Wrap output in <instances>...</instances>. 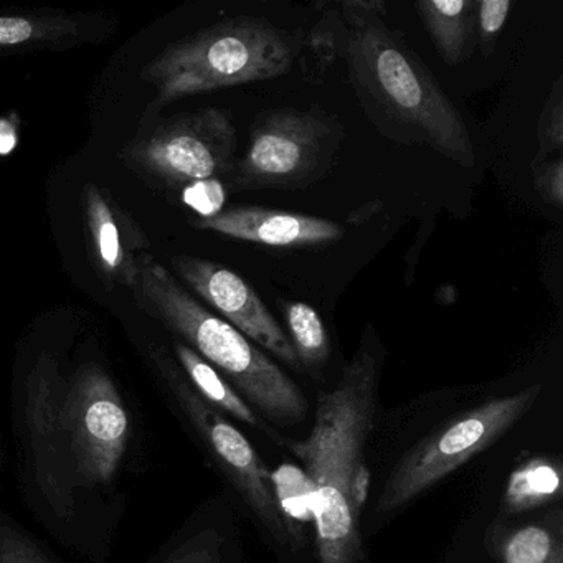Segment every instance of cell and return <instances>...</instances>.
<instances>
[{
	"mask_svg": "<svg viewBox=\"0 0 563 563\" xmlns=\"http://www.w3.org/2000/svg\"><path fill=\"white\" fill-rule=\"evenodd\" d=\"M382 0L324 5L312 32L314 47L339 57L375 130L401 146H423L457 166L473 167L476 150L456 104L420 55L391 31Z\"/></svg>",
	"mask_w": 563,
	"mask_h": 563,
	"instance_id": "6da1fadb",
	"label": "cell"
},
{
	"mask_svg": "<svg viewBox=\"0 0 563 563\" xmlns=\"http://www.w3.org/2000/svg\"><path fill=\"white\" fill-rule=\"evenodd\" d=\"M384 358L380 338L367 325L338 384L319 395L311 433L282 441L305 466L319 563H367L361 522Z\"/></svg>",
	"mask_w": 563,
	"mask_h": 563,
	"instance_id": "7a4b0ae2",
	"label": "cell"
},
{
	"mask_svg": "<svg viewBox=\"0 0 563 563\" xmlns=\"http://www.w3.org/2000/svg\"><path fill=\"white\" fill-rule=\"evenodd\" d=\"M134 292L262 417L279 427L305 420L308 400L298 384L258 345L200 305L150 253L141 256Z\"/></svg>",
	"mask_w": 563,
	"mask_h": 563,
	"instance_id": "3957f363",
	"label": "cell"
},
{
	"mask_svg": "<svg viewBox=\"0 0 563 563\" xmlns=\"http://www.w3.org/2000/svg\"><path fill=\"white\" fill-rule=\"evenodd\" d=\"M302 38L268 19L239 15L167 45L141 71L156 88L153 107L225 88L275 80L291 70Z\"/></svg>",
	"mask_w": 563,
	"mask_h": 563,
	"instance_id": "277c9868",
	"label": "cell"
},
{
	"mask_svg": "<svg viewBox=\"0 0 563 563\" xmlns=\"http://www.w3.org/2000/svg\"><path fill=\"white\" fill-rule=\"evenodd\" d=\"M540 394L542 385L533 384L438 424L395 464L375 504L377 516L398 512L483 453L529 413Z\"/></svg>",
	"mask_w": 563,
	"mask_h": 563,
	"instance_id": "5b68a950",
	"label": "cell"
},
{
	"mask_svg": "<svg viewBox=\"0 0 563 563\" xmlns=\"http://www.w3.org/2000/svg\"><path fill=\"white\" fill-rule=\"evenodd\" d=\"M344 140V126L319 107L268 110L250 130V143L230 173L235 190L302 189L324 177Z\"/></svg>",
	"mask_w": 563,
	"mask_h": 563,
	"instance_id": "8992f818",
	"label": "cell"
},
{
	"mask_svg": "<svg viewBox=\"0 0 563 563\" xmlns=\"http://www.w3.org/2000/svg\"><path fill=\"white\" fill-rule=\"evenodd\" d=\"M236 128L230 111L206 108L154 124L128 146L133 169L169 187L219 179L235 166Z\"/></svg>",
	"mask_w": 563,
	"mask_h": 563,
	"instance_id": "52a82bcc",
	"label": "cell"
},
{
	"mask_svg": "<svg viewBox=\"0 0 563 563\" xmlns=\"http://www.w3.org/2000/svg\"><path fill=\"white\" fill-rule=\"evenodd\" d=\"M157 364L180 407L255 519L279 545L295 547L299 533L283 512L276 493V477L269 473L245 434L222 411L203 400L169 358L159 355Z\"/></svg>",
	"mask_w": 563,
	"mask_h": 563,
	"instance_id": "ba28073f",
	"label": "cell"
},
{
	"mask_svg": "<svg viewBox=\"0 0 563 563\" xmlns=\"http://www.w3.org/2000/svg\"><path fill=\"white\" fill-rule=\"evenodd\" d=\"M65 421L81 473L91 483H110L126 451L130 418L100 365H84L75 375Z\"/></svg>",
	"mask_w": 563,
	"mask_h": 563,
	"instance_id": "9c48e42d",
	"label": "cell"
},
{
	"mask_svg": "<svg viewBox=\"0 0 563 563\" xmlns=\"http://www.w3.org/2000/svg\"><path fill=\"white\" fill-rule=\"evenodd\" d=\"M173 265L183 282L216 309L223 321L262 351L275 355L286 367L302 372L285 329L242 276L220 263L196 256H174Z\"/></svg>",
	"mask_w": 563,
	"mask_h": 563,
	"instance_id": "30bf717a",
	"label": "cell"
},
{
	"mask_svg": "<svg viewBox=\"0 0 563 563\" xmlns=\"http://www.w3.org/2000/svg\"><path fill=\"white\" fill-rule=\"evenodd\" d=\"M192 223L229 239L275 249L331 245L344 236V227L332 220L260 206L230 207Z\"/></svg>",
	"mask_w": 563,
	"mask_h": 563,
	"instance_id": "8fae6325",
	"label": "cell"
},
{
	"mask_svg": "<svg viewBox=\"0 0 563 563\" xmlns=\"http://www.w3.org/2000/svg\"><path fill=\"white\" fill-rule=\"evenodd\" d=\"M84 207L95 266L108 282L134 291L140 278L141 256L150 249L147 236L130 213L97 184L85 187Z\"/></svg>",
	"mask_w": 563,
	"mask_h": 563,
	"instance_id": "7c38bea8",
	"label": "cell"
},
{
	"mask_svg": "<svg viewBox=\"0 0 563 563\" xmlns=\"http://www.w3.org/2000/svg\"><path fill=\"white\" fill-rule=\"evenodd\" d=\"M486 540L497 563H563L562 509L529 522H494Z\"/></svg>",
	"mask_w": 563,
	"mask_h": 563,
	"instance_id": "4fadbf2b",
	"label": "cell"
},
{
	"mask_svg": "<svg viewBox=\"0 0 563 563\" xmlns=\"http://www.w3.org/2000/svg\"><path fill=\"white\" fill-rule=\"evenodd\" d=\"M85 18L65 12L0 15V55L71 47L88 38Z\"/></svg>",
	"mask_w": 563,
	"mask_h": 563,
	"instance_id": "5bb4252c",
	"label": "cell"
},
{
	"mask_svg": "<svg viewBox=\"0 0 563 563\" xmlns=\"http://www.w3.org/2000/svg\"><path fill=\"white\" fill-rule=\"evenodd\" d=\"M424 31L450 67L473 57L476 47V0H421L415 4Z\"/></svg>",
	"mask_w": 563,
	"mask_h": 563,
	"instance_id": "9a60e30c",
	"label": "cell"
},
{
	"mask_svg": "<svg viewBox=\"0 0 563 563\" xmlns=\"http://www.w3.org/2000/svg\"><path fill=\"white\" fill-rule=\"evenodd\" d=\"M176 352L190 384L203 400L209 401L212 407H216L222 413H229L230 417L242 421L243 424H249L253 430L262 431L282 446L285 437L278 433L272 424L266 423L262 415L255 411V408L212 365L207 364L199 354H196L186 344H177Z\"/></svg>",
	"mask_w": 563,
	"mask_h": 563,
	"instance_id": "2e32d148",
	"label": "cell"
},
{
	"mask_svg": "<svg viewBox=\"0 0 563 563\" xmlns=\"http://www.w3.org/2000/svg\"><path fill=\"white\" fill-rule=\"evenodd\" d=\"M562 474L559 456L533 454L527 457L514 467L504 487V516H520L559 500L562 497Z\"/></svg>",
	"mask_w": 563,
	"mask_h": 563,
	"instance_id": "e0dca14e",
	"label": "cell"
},
{
	"mask_svg": "<svg viewBox=\"0 0 563 563\" xmlns=\"http://www.w3.org/2000/svg\"><path fill=\"white\" fill-rule=\"evenodd\" d=\"M279 309L301 371L318 375L331 357V341L321 316L311 305L302 301L282 302Z\"/></svg>",
	"mask_w": 563,
	"mask_h": 563,
	"instance_id": "ac0fdd59",
	"label": "cell"
},
{
	"mask_svg": "<svg viewBox=\"0 0 563 563\" xmlns=\"http://www.w3.org/2000/svg\"><path fill=\"white\" fill-rule=\"evenodd\" d=\"M537 143L539 153L533 157V163H542L553 154L559 156L563 147V80L556 78L553 87L547 95L545 103L540 111L539 124H537Z\"/></svg>",
	"mask_w": 563,
	"mask_h": 563,
	"instance_id": "d6986e66",
	"label": "cell"
},
{
	"mask_svg": "<svg viewBox=\"0 0 563 563\" xmlns=\"http://www.w3.org/2000/svg\"><path fill=\"white\" fill-rule=\"evenodd\" d=\"M512 8V0H476V44L484 57L496 51L497 38Z\"/></svg>",
	"mask_w": 563,
	"mask_h": 563,
	"instance_id": "ffe728a7",
	"label": "cell"
},
{
	"mask_svg": "<svg viewBox=\"0 0 563 563\" xmlns=\"http://www.w3.org/2000/svg\"><path fill=\"white\" fill-rule=\"evenodd\" d=\"M532 184L542 202L553 209L563 207V159L552 156L542 163L532 164Z\"/></svg>",
	"mask_w": 563,
	"mask_h": 563,
	"instance_id": "44dd1931",
	"label": "cell"
},
{
	"mask_svg": "<svg viewBox=\"0 0 563 563\" xmlns=\"http://www.w3.org/2000/svg\"><path fill=\"white\" fill-rule=\"evenodd\" d=\"M184 200L199 212L200 217H212L223 210L225 189L219 179L202 180L184 189Z\"/></svg>",
	"mask_w": 563,
	"mask_h": 563,
	"instance_id": "7402d4cb",
	"label": "cell"
},
{
	"mask_svg": "<svg viewBox=\"0 0 563 563\" xmlns=\"http://www.w3.org/2000/svg\"><path fill=\"white\" fill-rule=\"evenodd\" d=\"M0 563H48L37 547L11 527H0Z\"/></svg>",
	"mask_w": 563,
	"mask_h": 563,
	"instance_id": "603a6c76",
	"label": "cell"
},
{
	"mask_svg": "<svg viewBox=\"0 0 563 563\" xmlns=\"http://www.w3.org/2000/svg\"><path fill=\"white\" fill-rule=\"evenodd\" d=\"M164 563H223L220 539L217 536H202L180 547Z\"/></svg>",
	"mask_w": 563,
	"mask_h": 563,
	"instance_id": "cb8c5ba5",
	"label": "cell"
}]
</instances>
